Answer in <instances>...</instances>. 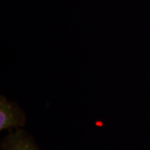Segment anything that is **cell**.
Segmentation results:
<instances>
[{
  "instance_id": "1",
  "label": "cell",
  "mask_w": 150,
  "mask_h": 150,
  "mask_svg": "<svg viewBox=\"0 0 150 150\" xmlns=\"http://www.w3.org/2000/svg\"><path fill=\"white\" fill-rule=\"evenodd\" d=\"M23 124V114L2 97L0 101V130L14 129Z\"/></svg>"
},
{
  "instance_id": "2",
  "label": "cell",
  "mask_w": 150,
  "mask_h": 150,
  "mask_svg": "<svg viewBox=\"0 0 150 150\" xmlns=\"http://www.w3.org/2000/svg\"><path fill=\"white\" fill-rule=\"evenodd\" d=\"M3 150H39L33 140L22 130L10 134L3 144Z\"/></svg>"
}]
</instances>
